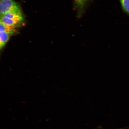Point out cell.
I'll return each instance as SVG.
<instances>
[{
  "instance_id": "cell-1",
  "label": "cell",
  "mask_w": 129,
  "mask_h": 129,
  "mask_svg": "<svg viewBox=\"0 0 129 129\" xmlns=\"http://www.w3.org/2000/svg\"><path fill=\"white\" fill-rule=\"evenodd\" d=\"M0 13L1 15L10 13L22 14L20 6L14 0H1Z\"/></svg>"
},
{
  "instance_id": "cell-2",
  "label": "cell",
  "mask_w": 129,
  "mask_h": 129,
  "mask_svg": "<svg viewBox=\"0 0 129 129\" xmlns=\"http://www.w3.org/2000/svg\"><path fill=\"white\" fill-rule=\"evenodd\" d=\"M91 0H74V8L77 13V17L80 18L86 10L88 3Z\"/></svg>"
},
{
  "instance_id": "cell-3",
  "label": "cell",
  "mask_w": 129,
  "mask_h": 129,
  "mask_svg": "<svg viewBox=\"0 0 129 129\" xmlns=\"http://www.w3.org/2000/svg\"><path fill=\"white\" fill-rule=\"evenodd\" d=\"M0 32H5L11 35L17 33V32L16 26L6 25L0 22Z\"/></svg>"
},
{
  "instance_id": "cell-4",
  "label": "cell",
  "mask_w": 129,
  "mask_h": 129,
  "mask_svg": "<svg viewBox=\"0 0 129 129\" xmlns=\"http://www.w3.org/2000/svg\"><path fill=\"white\" fill-rule=\"evenodd\" d=\"M11 35L5 32L0 33V48L1 50L4 47L6 43L9 41Z\"/></svg>"
},
{
  "instance_id": "cell-5",
  "label": "cell",
  "mask_w": 129,
  "mask_h": 129,
  "mask_svg": "<svg viewBox=\"0 0 129 129\" xmlns=\"http://www.w3.org/2000/svg\"><path fill=\"white\" fill-rule=\"evenodd\" d=\"M0 22L6 25L16 26L21 22L8 18L4 16L1 15Z\"/></svg>"
},
{
  "instance_id": "cell-6",
  "label": "cell",
  "mask_w": 129,
  "mask_h": 129,
  "mask_svg": "<svg viewBox=\"0 0 129 129\" xmlns=\"http://www.w3.org/2000/svg\"><path fill=\"white\" fill-rule=\"evenodd\" d=\"M8 18L13 19L21 22L23 20V18L22 17V14L16 13H8L3 15H2Z\"/></svg>"
},
{
  "instance_id": "cell-7",
  "label": "cell",
  "mask_w": 129,
  "mask_h": 129,
  "mask_svg": "<svg viewBox=\"0 0 129 129\" xmlns=\"http://www.w3.org/2000/svg\"><path fill=\"white\" fill-rule=\"evenodd\" d=\"M124 12L129 15V0H119Z\"/></svg>"
}]
</instances>
